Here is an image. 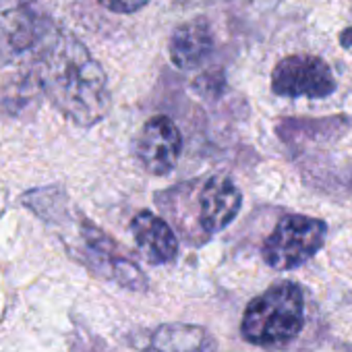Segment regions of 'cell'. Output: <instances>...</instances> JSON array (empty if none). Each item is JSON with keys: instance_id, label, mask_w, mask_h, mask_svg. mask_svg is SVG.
<instances>
[{"instance_id": "9", "label": "cell", "mask_w": 352, "mask_h": 352, "mask_svg": "<svg viewBox=\"0 0 352 352\" xmlns=\"http://www.w3.org/2000/svg\"><path fill=\"white\" fill-rule=\"evenodd\" d=\"M216 52V36L206 17H195L176 28L168 42V54L176 69H201Z\"/></svg>"}, {"instance_id": "8", "label": "cell", "mask_w": 352, "mask_h": 352, "mask_svg": "<svg viewBox=\"0 0 352 352\" xmlns=\"http://www.w3.org/2000/svg\"><path fill=\"white\" fill-rule=\"evenodd\" d=\"M243 193L226 176L208 179L197 195V222L206 234H216L228 228L241 214Z\"/></svg>"}, {"instance_id": "6", "label": "cell", "mask_w": 352, "mask_h": 352, "mask_svg": "<svg viewBox=\"0 0 352 352\" xmlns=\"http://www.w3.org/2000/svg\"><path fill=\"white\" fill-rule=\"evenodd\" d=\"M331 67L313 54L284 56L272 71V91L282 98L323 100L336 91Z\"/></svg>"}, {"instance_id": "4", "label": "cell", "mask_w": 352, "mask_h": 352, "mask_svg": "<svg viewBox=\"0 0 352 352\" xmlns=\"http://www.w3.org/2000/svg\"><path fill=\"white\" fill-rule=\"evenodd\" d=\"M325 236L327 224L323 220L298 214L284 216L263 243V261L278 272L300 267L323 249Z\"/></svg>"}, {"instance_id": "1", "label": "cell", "mask_w": 352, "mask_h": 352, "mask_svg": "<svg viewBox=\"0 0 352 352\" xmlns=\"http://www.w3.org/2000/svg\"><path fill=\"white\" fill-rule=\"evenodd\" d=\"M32 71L48 102L77 126L89 129L108 116V75L73 32L56 25L36 50Z\"/></svg>"}, {"instance_id": "11", "label": "cell", "mask_w": 352, "mask_h": 352, "mask_svg": "<svg viewBox=\"0 0 352 352\" xmlns=\"http://www.w3.org/2000/svg\"><path fill=\"white\" fill-rule=\"evenodd\" d=\"M143 352H216V340L201 325L164 323L147 333Z\"/></svg>"}, {"instance_id": "12", "label": "cell", "mask_w": 352, "mask_h": 352, "mask_svg": "<svg viewBox=\"0 0 352 352\" xmlns=\"http://www.w3.org/2000/svg\"><path fill=\"white\" fill-rule=\"evenodd\" d=\"M350 126L352 122L344 114L323 118H284L276 124V133L288 145H302L340 139Z\"/></svg>"}, {"instance_id": "14", "label": "cell", "mask_w": 352, "mask_h": 352, "mask_svg": "<svg viewBox=\"0 0 352 352\" xmlns=\"http://www.w3.org/2000/svg\"><path fill=\"white\" fill-rule=\"evenodd\" d=\"M222 85H224V79H222V75H218V73H206L204 77H199V79L195 81V87H197L204 96H216V94H220Z\"/></svg>"}, {"instance_id": "2", "label": "cell", "mask_w": 352, "mask_h": 352, "mask_svg": "<svg viewBox=\"0 0 352 352\" xmlns=\"http://www.w3.org/2000/svg\"><path fill=\"white\" fill-rule=\"evenodd\" d=\"M305 327V296L298 284L278 282L255 296L241 321L243 338L259 348L288 346Z\"/></svg>"}, {"instance_id": "3", "label": "cell", "mask_w": 352, "mask_h": 352, "mask_svg": "<svg viewBox=\"0 0 352 352\" xmlns=\"http://www.w3.org/2000/svg\"><path fill=\"white\" fill-rule=\"evenodd\" d=\"M77 236H79V247L71 249L77 251L75 255L77 261L87 265L100 278L110 280L126 290L133 292L147 290V276L143 274V270L102 228L91 224L87 218H79Z\"/></svg>"}, {"instance_id": "5", "label": "cell", "mask_w": 352, "mask_h": 352, "mask_svg": "<svg viewBox=\"0 0 352 352\" xmlns=\"http://www.w3.org/2000/svg\"><path fill=\"white\" fill-rule=\"evenodd\" d=\"M54 28L36 0H0V65L38 50Z\"/></svg>"}, {"instance_id": "7", "label": "cell", "mask_w": 352, "mask_h": 352, "mask_svg": "<svg viewBox=\"0 0 352 352\" xmlns=\"http://www.w3.org/2000/svg\"><path fill=\"white\" fill-rule=\"evenodd\" d=\"M133 151L147 174L164 176L179 164L183 151V135L172 118L157 114L145 120L135 137Z\"/></svg>"}, {"instance_id": "13", "label": "cell", "mask_w": 352, "mask_h": 352, "mask_svg": "<svg viewBox=\"0 0 352 352\" xmlns=\"http://www.w3.org/2000/svg\"><path fill=\"white\" fill-rule=\"evenodd\" d=\"M98 5H102L106 11L110 13H118V15H131L139 9H143L149 0H96Z\"/></svg>"}, {"instance_id": "10", "label": "cell", "mask_w": 352, "mask_h": 352, "mask_svg": "<svg viewBox=\"0 0 352 352\" xmlns=\"http://www.w3.org/2000/svg\"><path fill=\"white\" fill-rule=\"evenodd\" d=\"M131 234L143 259L151 265H168L179 255V239L168 222L147 210L131 220Z\"/></svg>"}]
</instances>
